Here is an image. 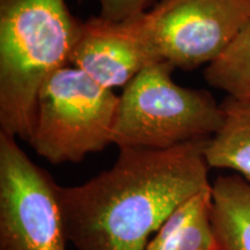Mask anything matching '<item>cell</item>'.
<instances>
[{
  "label": "cell",
  "instance_id": "obj_1",
  "mask_svg": "<svg viewBox=\"0 0 250 250\" xmlns=\"http://www.w3.org/2000/svg\"><path fill=\"white\" fill-rule=\"evenodd\" d=\"M206 142L120 148L109 169L59 188L68 241L78 250H145L179 206L212 186Z\"/></svg>",
  "mask_w": 250,
  "mask_h": 250
},
{
  "label": "cell",
  "instance_id": "obj_2",
  "mask_svg": "<svg viewBox=\"0 0 250 250\" xmlns=\"http://www.w3.org/2000/svg\"><path fill=\"white\" fill-rule=\"evenodd\" d=\"M66 0H0V131L28 142L44 81L70 61L83 30Z\"/></svg>",
  "mask_w": 250,
  "mask_h": 250
},
{
  "label": "cell",
  "instance_id": "obj_3",
  "mask_svg": "<svg viewBox=\"0 0 250 250\" xmlns=\"http://www.w3.org/2000/svg\"><path fill=\"white\" fill-rule=\"evenodd\" d=\"M169 62L152 64L124 86L112 144L118 148L167 149L208 140L223 110L212 93L177 85Z\"/></svg>",
  "mask_w": 250,
  "mask_h": 250
},
{
  "label": "cell",
  "instance_id": "obj_4",
  "mask_svg": "<svg viewBox=\"0 0 250 250\" xmlns=\"http://www.w3.org/2000/svg\"><path fill=\"white\" fill-rule=\"evenodd\" d=\"M120 96L67 65L44 81L28 144L52 165L77 164L112 144Z\"/></svg>",
  "mask_w": 250,
  "mask_h": 250
},
{
  "label": "cell",
  "instance_id": "obj_5",
  "mask_svg": "<svg viewBox=\"0 0 250 250\" xmlns=\"http://www.w3.org/2000/svg\"><path fill=\"white\" fill-rule=\"evenodd\" d=\"M250 21V0H161L125 20L159 62L192 71L223 55Z\"/></svg>",
  "mask_w": 250,
  "mask_h": 250
},
{
  "label": "cell",
  "instance_id": "obj_6",
  "mask_svg": "<svg viewBox=\"0 0 250 250\" xmlns=\"http://www.w3.org/2000/svg\"><path fill=\"white\" fill-rule=\"evenodd\" d=\"M59 188L0 131V250L66 249Z\"/></svg>",
  "mask_w": 250,
  "mask_h": 250
},
{
  "label": "cell",
  "instance_id": "obj_7",
  "mask_svg": "<svg viewBox=\"0 0 250 250\" xmlns=\"http://www.w3.org/2000/svg\"><path fill=\"white\" fill-rule=\"evenodd\" d=\"M159 62L126 24L94 17L83 24L70 65L103 88L126 86L149 65Z\"/></svg>",
  "mask_w": 250,
  "mask_h": 250
},
{
  "label": "cell",
  "instance_id": "obj_8",
  "mask_svg": "<svg viewBox=\"0 0 250 250\" xmlns=\"http://www.w3.org/2000/svg\"><path fill=\"white\" fill-rule=\"evenodd\" d=\"M211 223L220 250H250V181L237 174L214 180Z\"/></svg>",
  "mask_w": 250,
  "mask_h": 250
},
{
  "label": "cell",
  "instance_id": "obj_9",
  "mask_svg": "<svg viewBox=\"0 0 250 250\" xmlns=\"http://www.w3.org/2000/svg\"><path fill=\"white\" fill-rule=\"evenodd\" d=\"M220 107L223 122L205 144V160L250 181V101L226 96Z\"/></svg>",
  "mask_w": 250,
  "mask_h": 250
},
{
  "label": "cell",
  "instance_id": "obj_10",
  "mask_svg": "<svg viewBox=\"0 0 250 250\" xmlns=\"http://www.w3.org/2000/svg\"><path fill=\"white\" fill-rule=\"evenodd\" d=\"M204 77L227 96L250 101V21L223 55L208 65Z\"/></svg>",
  "mask_w": 250,
  "mask_h": 250
},
{
  "label": "cell",
  "instance_id": "obj_11",
  "mask_svg": "<svg viewBox=\"0 0 250 250\" xmlns=\"http://www.w3.org/2000/svg\"><path fill=\"white\" fill-rule=\"evenodd\" d=\"M211 188L197 193L175 210L151 237L145 250H173L184 228L211 204Z\"/></svg>",
  "mask_w": 250,
  "mask_h": 250
},
{
  "label": "cell",
  "instance_id": "obj_12",
  "mask_svg": "<svg viewBox=\"0 0 250 250\" xmlns=\"http://www.w3.org/2000/svg\"><path fill=\"white\" fill-rule=\"evenodd\" d=\"M173 250H220L211 223V204L184 228Z\"/></svg>",
  "mask_w": 250,
  "mask_h": 250
},
{
  "label": "cell",
  "instance_id": "obj_13",
  "mask_svg": "<svg viewBox=\"0 0 250 250\" xmlns=\"http://www.w3.org/2000/svg\"><path fill=\"white\" fill-rule=\"evenodd\" d=\"M100 5L99 17L111 22H122L147 11L153 0H96Z\"/></svg>",
  "mask_w": 250,
  "mask_h": 250
}]
</instances>
